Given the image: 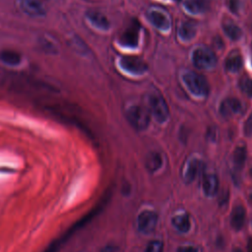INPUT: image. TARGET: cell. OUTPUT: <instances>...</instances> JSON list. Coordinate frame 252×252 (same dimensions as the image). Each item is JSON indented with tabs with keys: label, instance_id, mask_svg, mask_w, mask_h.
<instances>
[{
	"label": "cell",
	"instance_id": "ffe728a7",
	"mask_svg": "<svg viewBox=\"0 0 252 252\" xmlns=\"http://www.w3.org/2000/svg\"><path fill=\"white\" fill-rule=\"evenodd\" d=\"M172 224L180 232H187L190 229V220L185 214L177 215L172 219Z\"/></svg>",
	"mask_w": 252,
	"mask_h": 252
},
{
	"label": "cell",
	"instance_id": "30bf717a",
	"mask_svg": "<svg viewBox=\"0 0 252 252\" xmlns=\"http://www.w3.org/2000/svg\"><path fill=\"white\" fill-rule=\"evenodd\" d=\"M20 7L25 14L31 17H41L45 15L43 6L36 0H21Z\"/></svg>",
	"mask_w": 252,
	"mask_h": 252
},
{
	"label": "cell",
	"instance_id": "83f0119b",
	"mask_svg": "<svg viewBox=\"0 0 252 252\" xmlns=\"http://www.w3.org/2000/svg\"><path fill=\"white\" fill-rule=\"evenodd\" d=\"M99 252H116V249H115L113 246L108 245V246L103 247Z\"/></svg>",
	"mask_w": 252,
	"mask_h": 252
},
{
	"label": "cell",
	"instance_id": "5b68a950",
	"mask_svg": "<svg viewBox=\"0 0 252 252\" xmlns=\"http://www.w3.org/2000/svg\"><path fill=\"white\" fill-rule=\"evenodd\" d=\"M120 65L126 72L134 75H141L148 70L147 64L138 57H122L120 60Z\"/></svg>",
	"mask_w": 252,
	"mask_h": 252
},
{
	"label": "cell",
	"instance_id": "d6986e66",
	"mask_svg": "<svg viewBox=\"0 0 252 252\" xmlns=\"http://www.w3.org/2000/svg\"><path fill=\"white\" fill-rule=\"evenodd\" d=\"M222 30L224 33L232 40H237L241 37L242 35V31L240 28L235 25L233 22L230 21H225L222 25Z\"/></svg>",
	"mask_w": 252,
	"mask_h": 252
},
{
	"label": "cell",
	"instance_id": "484cf974",
	"mask_svg": "<svg viewBox=\"0 0 252 252\" xmlns=\"http://www.w3.org/2000/svg\"><path fill=\"white\" fill-rule=\"evenodd\" d=\"M228 7L233 13H237L239 8V0H229Z\"/></svg>",
	"mask_w": 252,
	"mask_h": 252
},
{
	"label": "cell",
	"instance_id": "d6a6232c",
	"mask_svg": "<svg viewBox=\"0 0 252 252\" xmlns=\"http://www.w3.org/2000/svg\"><path fill=\"white\" fill-rule=\"evenodd\" d=\"M175 1H178V0H175Z\"/></svg>",
	"mask_w": 252,
	"mask_h": 252
},
{
	"label": "cell",
	"instance_id": "6da1fadb",
	"mask_svg": "<svg viewBox=\"0 0 252 252\" xmlns=\"http://www.w3.org/2000/svg\"><path fill=\"white\" fill-rule=\"evenodd\" d=\"M183 82L191 94L205 96L209 94V84L206 78L196 72L188 71L183 74Z\"/></svg>",
	"mask_w": 252,
	"mask_h": 252
},
{
	"label": "cell",
	"instance_id": "4fadbf2b",
	"mask_svg": "<svg viewBox=\"0 0 252 252\" xmlns=\"http://www.w3.org/2000/svg\"><path fill=\"white\" fill-rule=\"evenodd\" d=\"M203 191L206 196L213 197L219 190V179L215 174H207L203 178L202 182Z\"/></svg>",
	"mask_w": 252,
	"mask_h": 252
},
{
	"label": "cell",
	"instance_id": "7a4b0ae2",
	"mask_svg": "<svg viewBox=\"0 0 252 252\" xmlns=\"http://www.w3.org/2000/svg\"><path fill=\"white\" fill-rule=\"evenodd\" d=\"M157 121L163 123L169 117V109L164 98L158 93H153L149 96V109Z\"/></svg>",
	"mask_w": 252,
	"mask_h": 252
},
{
	"label": "cell",
	"instance_id": "1f68e13d",
	"mask_svg": "<svg viewBox=\"0 0 252 252\" xmlns=\"http://www.w3.org/2000/svg\"><path fill=\"white\" fill-rule=\"evenodd\" d=\"M250 198H251V200H252V194H251V195H250Z\"/></svg>",
	"mask_w": 252,
	"mask_h": 252
},
{
	"label": "cell",
	"instance_id": "f546056e",
	"mask_svg": "<svg viewBox=\"0 0 252 252\" xmlns=\"http://www.w3.org/2000/svg\"><path fill=\"white\" fill-rule=\"evenodd\" d=\"M234 252H242V251H241V250H239V249H235V250H234Z\"/></svg>",
	"mask_w": 252,
	"mask_h": 252
},
{
	"label": "cell",
	"instance_id": "603a6c76",
	"mask_svg": "<svg viewBox=\"0 0 252 252\" xmlns=\"http://www.w3.org/2000/svg\"><path fill=\"white\" fill-rule=\"evenodd\" d=\"M239 87L246 95L252 97V79L250 77L241 78L239 81Z\"/></svg>",
	"mask_w": 252,
	"mask_h": 252
},
{
	"label": "cell",
	"instance_id": "9a60e30c",
	"mask_svg": "<svg viewBox=\"0 0 252 252\" xmlns=\"http://www.w3.org/2000/svg\"><path fill=\"white\" fill-rule=\"evenodd\" d=\"M0 60L6 65L17 66L21 63L22 56L19 52L15 51V50L6 49V50H2L0 52Z\"/></svg>",
	"mask_w": 252,
	"mask_h": 252
},
{
	"label": "cell",
	"instance_id": "8992f818",
	"mask_svg": "<svg viewBox=\"0 0 252 252\" xmlns=\"http://www.w3.org/2000/svg\"><path fill=\"white\" fill-rule=\"evenodd\" d=\"M140 26L137 21H132L130 26L120 36V43L126 47H136L139 41Z\"/></svg>",
	"mask_w": 252,
	"mask_h": 252
},
{
	"label": "cell",
	"instance_id": "8fae6325",
	"mask_svg": "<svg viewBox=\"0 0 252 252\" xmlns=\"http://www.w3.org/2000/svg\"><path fill=\"white\" fill-rule=\"evenodd\" d=\"M204 168V164L199 159H192L186 165V168L183 172V179L185 182L190 183L192 182L200 172H202Z\"/></svg>",
	"mask_w": 252,
	"mask_h": 252
},
{
	"label": "cell",
	"instance_id": "f1b7e54d",
	"mask_svg": "<svg viewBox=\"0 0 252 252\" xmlns=\"http://www.w3.org/2000/svg\"><path fill=\"white\" fill-rule=\"evenodd\" d=\"M247 251H248V252H252V238H249V240H248Z\"/></svg>",
	"mask_w": 252,
	"mask_h": 252
},
{
	"label": "cell",
	"instance_id": "5bb4252c",
	"mask_svg": "<svg viewBox=\"0 0 252 252\" xmlns=\"http://www.w3.org/2000/svg\"><path fill=\"white\" fill-rule=\"evenodd\" d=\"M87 17H88L89 21L97 29L107 30L109 28V21L107 20V18L104 15H102L99 12L90 11L87 13Z\"/></svg>",
	"mask_w": 252,
	"mask_h": 252
},
{
	"label": "cell",
	"instance_id": "d4e9b609",
	"mask_svg": "<svg viewBox=\"0 0 252 252\" xmlns=\"http://www.w3.org/2000/svg\"><path fill=\"white\" fill-rule=\"evenodd\" d=\"M244 132L248 136L252 134V113L250 114V116L246 120V123L244 125Z\"/></svg>",
	"mask_w": 252,
	"mask_h": 252
},
{
	"label": "cell",
	"instance_id": "7402d4cb",
	"mask_svg": "<svg viewBox=\"0 0 252 252\" xmlns=\"http://www.w3.org/2000/svg\"><path fill=\"white\" fill-rule=\"evenodd\" d=\"M246 159V149L244 147H238L235 149L232 157L233 164L236 169H241Z\"/></svg>",
	"mask_w": 252,
	"mask_h": 252
},
{
	"label": "cell",
	"instance_id": "52a82bcc",
	"mask_svg": "<svg viewBox=\"0 0 252 252\" xmlns=\"http://www.w3.org/2000/svg\"><path fill=\"white\" fill-rule=\"evenodd\" d=\"M138 228L144 233L154 231L158 222V215L155 212L144 211L138 217Z\"/></svg>",
	"mask_w": 252,
	"mask_h": 252
},
{
	"label": "cell",
	"instance_id": "9c48e42d",
	"mask_svg": "<svg viewBox=\"0 0 252 252\" xmlns=\"http://www.w3.org/2000/svg\"><path fill=\"white\" fill-rule=\"evenodd\" d=\"M241 110H242L241 101L235 97L225 98L224 100H222L220 106V112L225 118L236 115L240 113Z\"/></svg>",
	"mask_w": 252,
	"mask_h": 252
},
{
	"label": "cell",
	"instance_id": "ac0fdd59",
	"mask_svg": "<svg viewBox=\"0 0 252 252\" xmlns=\"http://www.w3.org/2000/svg\"><path fill=\"white\" fill-rule=\"evenodd\" d=\"M146 168L150 171V172H155L158 169L160 168L161 164H162V158L161 156L158 153L153 152L150 153L147 158H146Z\"/></svg>",
	"mask_w": 252,
	"mask_h": 252
},
{
	"label": "cell",
	"instance_id": "2e32d148",
	"mask_svg": "<svg viewBox=\"0 0 252 252\" xmlns=\"http://www.w3.org/2000/svg\"><path fill=\"white\" fill-rule=\"evenodd\" d=\"M184 8L192 14H201L207 11L208 2L206 0H185Z\"/></svg>",
	"mask_w": 252,
	"mask_h": 252
},
{
	"label": "cell",
	"instance_id": "4dcf8cb0",
	"mask_svg": "<svg viewBox=\"0 0 252 252\" xmlns=\"http://www.w3.org/2000/svg\"><path fill=\"white\" fill-rule=\"evenodd\" d=\"M250 173H251V175H252V168H251V170H250Z\"/></svg>",
	"mask_w": 252,
	"mask_h": 252
},
{
	"label": "cell",
	"instance_id": "cb8c5ba5",
	"mask_svg": "<svg viewBox=\"0 0 252 252\" xmlns=\"http://www.w3.org/2000/svg\"><path fill=\"white\" fill-rule=\"evenodd\" d=\"M162 249H163V244L161 241L153 240L148 244L145 252H162Z\"/></svg>",
	"mask_w": 252,
	"mask_h": 252
},
{
	"label": "cell",
	"instance_id": "7c38bea8",
	"mask_svg": "<svg viewBox=\"0 0 252 252\" xmlns=\"http://www.w3.org/2000/svg\"><path fill=\"white\" fill-rule=\"evenodd\" d=\"M245 220V209L242 205H236L230 214V225L234 230H240Z\"/></svg>",
	"mask_w": 252,
	"mask_h": 252
},
{
	"label": "cell",
	"instance_id": "3957f363",
	"mask_svg": "<svg viewBox=\"0 0 252 252\" xmlns=\"http://www.w3.org/2000/svg\"><path fill=\"white\" fill-rule=\"evenodd\" d=\"M129 123L137 130H145L150 124V111L142 105H133L127 110Z\"/></svg>",
	"mask_w": 252,
	"mask_h": 252
},
{
	"label": "cell",
	"instance_id": "ba28073f",
	"mask_svg": "<svg viewBox=\"0 0 252 252\" xmlns=\"http://www.w3.org/2000/svg\"><path fill=\"white\" fill-rule=\"evenodd\" d=\"M148 19L157 29L161 31H167L170 29L171 23L169 17L160 10H151L148 13Z\"/></svg>",
	"mask_w": 252,
	"mask_h": 252
},
{
	"label": "cell",
	"instance_id": "e0dca14e",
	"mask_svg": "<svg viewBox=\"0 0 252 252\" xmlns=\"http://www.w3.org/2000/svg\"><path fill=\"white\" fill-rule=\"evenodd\" d=\"M196 34V27L191 22H184L178 28V36L184 40L188 41L192 39Z\"/></svg>",
	"mask_w": 252,
	"mask_h": 252
},
{
	"label": "cell",
	"instance_id": "277c9868",
	"mask_svg": "<svg viewBox=\"0 0 252 252\" xmlns=\"http://www.w3.org/2000/svg\"><path fill=\"white\" fill-rule=\"evenodd\" d=\"M217 56L206 47H199L192 54V62L199 69H212L217 64Z\"/></svg>",
	"mask_w": 252,
	"mask_h": 252
},
{
	"label": "cell",
	"instance_id": "4316f807",
	"mask_svg": "<svg viewBox=\"0 0 252 252\" xmlns=\"http://www.w3.org/2000/svg\"><path fill=\"white\" fill-rule=\"evenodd\" d=\"M176 252H198V250L193 246H181Z\"/></svg>",
	"mask_w": 252,
	"mask_h": 252
},
{
	"label": "cell",
	"instance_id": "44dd1931",
	"mask_svg": "<svg viewBox=\"0 0 252 252\" xmlns=\"http://www.w3.org/2000/svg\"><path fill=\"white\" fill-rule=\"evenodd\" d=\"M243 65L242 57L239 54H231L225 61V69L229 72H238Z\"/></svg>",
	"mask_w": 252,
	"mask_h": 252
}]
</instances>
